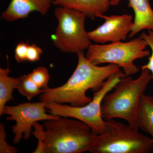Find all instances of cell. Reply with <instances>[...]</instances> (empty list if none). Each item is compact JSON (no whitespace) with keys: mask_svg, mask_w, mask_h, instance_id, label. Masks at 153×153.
<instances>
[{"mask_svg":"<svg viewBox=\"0 0 153 153\" xmlns=\"http://www.w3.org/2000/svg\"><path fill=\"white\" fill-rule=\"evenodd\" d=\"M77 55V66L67 82L60 87L43 90L39 96L40 101L69 103L75 107L84 106L92 100L86 95L88 91L98 90L111 75L120 70V67L115 64L94 65L88 60L83 52H78Z\"/></svg>","mask_w":153,"mask_h":153,"instance_id":"obj_1","label":"cell"},{"mask_svg":"<svg viewBox=\"0 0 153 153\" xmlns=\"http://www.w3.org/2000/svg\"><path fill=\"white\" fill-rule=\"evenodd\" d=\"M152 80L150 71L143 69L140 76L134 79L125 76L115 85L113 91L105 95L101 105V114L105 120L121 119L134 128L137 125L138 111L141 100Z\"/></svg>","mask_w":153,"mask_h":153,"instance_id":"obj_2","label":"cell"},{"mask_svg":"<svg viewBox=\"0 0 153 153\" xmlns=\"http://www.w3.org/2000/svg\"><path fill=\"white\" fill-rule=\"evenodd\" d=\"M44 153L90 152L96 135L87 124L60 117L44 121Z\"/></svg>","mask_w":153,"mask_h":153,"instance_id":"obj_3","label":"cell"},{"mask_svg":"<svg viewBox=\"0 0 153 153\" xmlns=\"http://www.w3.org/2000/svg\"><path fill=\"white\" fill-rule=\"evenodd\" d=\"M139 130L114 119L105 120V129L96 135L90 152L92 153H150L153 151L151 137Z\"/></svg>","mask_w":153,"mask_h":153,"instance_id":"obj_4","label":"cell"},{"mask_svg":"<svg viewBox=\"0 0 153 153\" xmlns=\"http://www.w3.org/2000/svg\"><path fill=\"white\" fill-rule=\"evenodd\" d=\"M147 45L141 38L126 42L111 43L105 45L91 44L88 48L86 58L93 64L108 63L121 67L126 76H131L139 71L135 60L148 57L151 52L146 49Z\"/></svg>","mask_w":153,"mask_h":153,"instance_id":"obj_5","label":"cell"},{"mask_svg":"<svg viewBox=\"0 0 153 153\" xmlns=\"http://www.w3.org/2000/svg\"><path fill=\"white\" fill-rule=\"evenodd\" d=\"M125 76L120 70L111 75L101 88L94 94L92 100L84 106L75 107L50 102L46 103L45 107L50 114L56 116L74 118L88 125L91 128L93 134H101L105 129V120L101 114L103 99L113 89L121 78Z\"/></svg>","mask_w":153,"mask_h":153,"instance_id":"obj_6","label":"cell"},{"mask_svg":"<svg viewBox=\"0 0 153 153\" xmlns=\"http://www.w3.org/2000/svg\"><path fill=\"white\" fill-rule=\"evenodd\" d=\"M55 16L58 25L52 36L54 46L65 53L77 54L87 49L91 43L85 30V14L70 8L57 7Z\"/></svg>","mask_w":153,"mask_h":153,"instance_id":"obj_7","label":"cell"},{"mask_svg":"<svg viewBox=\"0 0 153 153\" xmlns=\"http://www.w3.org/2000/svg\"><path fill=\"white\" fill-rule=\"evenodd\" d=\"M46 102H25L15 106L5 105L3 110V115H9L7 121L14 120L15 125L12 127L14 134L13 143H18L22 139L28 140L31 137L33 125L40 121L56 119L60 117L46 113Z\"/></svg>","mask_w":153,"mask_h":153,"instance_id":"obj_8","label":"cell"},{"mask_svg":"<svg viewBox=\"0 0 153 153\" xmlns=\"http://www.w3.org/2000/svg\"><path fill=\"white\" fill-rule=\"evenodd\" d=\"M99 18L104 19V23L95 30L87 33L89 40L98 44L124 41L131 32L133 26V17L130 15L108 16L103 14Z\"/></svg>","mask_w":153,"mask_h":153,"instance_id":"obj_9","label":"cell"},{"mask_svg":"<svg viewBox=\"0 0 153 153\" xmlns=\"http://www.w3.org/2000/svg\"><path fill=\"white\" fill-rule=\"evenodd\" d=\"M53 0H11L10 4L1 15L7 22H13L27 18L32 12H38L46 15Z\"/></svg>","mask_w":153,"mask_h":153,"instance_id":"obj_10","label":"cell"},{"mask_svg":"<svg viewBox=\"0 0 153 153\" xmlns=\"http://www.w3.org/2000/svg\"><path fill=\"white\" fill-rule=\"evenodd\" d=\"M129 7L134 13L133 26L128 38H132L142 30L153 31V10L150 4V0H127ZM120 0H111L110 5L117 6Z\"/></svg>","mask_w":153,"mask_h":153,"instance_id":"obj_11","label":"cell"},{"mask_svg":"<svg viewBox=\"0 0 153 153\" xmlns=\"http://www.w3.org/2000/svg\"><path fill=\"white\" fill-rule=\"evenodd\" d=\"M111 0H53L52 4L79 11L92 19L108 10Z\"/></svg>","mask_w":153,"mask_h":153,"instance_id":"obj_12","label":"cell"},{"mask_svg":"<svg viewBox=\"0 0 153 153\" xmlns=\"http://www.w3.org/2000/svg\"><path fill=\"white\" fill-rule=\"evenodd\" d=\"M139 129L149 135L153 140V96L143 94L137 119Z\"/></svg>","mask_w":153,"mask_h":153,"instance_id":"obj_13","label":"cell"},{"mask_svg":"<svg viewBox=\"0 0 153 153\" xmlns=\"http://www.w3.org/2000/svg\"><path fill=\"white\" fill-rule=\"evenodd\" d=\"M8 66L7 68H0V116L3 115V110L8 102L13 99V91L16 88L18 77L9 76L11 72L9 63V56L7 55Z\"/></svg>","mask_w":153,"mask_h":153,"instance_id":"obj_14","label":"cell"},{"mask_svg":"<svg viewBox=\"0 0 153 153\" xmlns=\"http://www.w3.org/2000/svg\"><path fill=\"white\" fill-rule=\"evenodd\" d=\"M16 89H18L19 93L27 97L29 100L40 95L43 91V90L38 87L28 75L26 74L18 77Z\"/></svg>","mask_w":153,"mask_h":153,"instance_id":"obj_15","label":"cell"},{"mask_svg":"<svg viewBox=\"0 0 153 153\" xmlns=\"http://www.w3.org/2000/svg\"><path fill=\"white\" fill-rule=\"evenodd\" d=\"M30 79L42 90L49 88V75L46 67L40 66L28 74Z\"/></svg>","mask_w":153,"mask_h":153,"instance_id":"obj_16","label":"cell"},{"mask_svg":"<svg viewBox=\"0 0 153 153\" xmlns=\"http://www.w3.org/2000/svg\"><path fill=\"white\" fill-rule=\"evenodd\" d=\"M140 37L144 40L147 46L150 47L152 50V54L148 57V63L141 66V68L142 70L148 69L150 71L153 79V31L149 30L148 34L143 32Z\"/></svg>","mask_w":153,"mask_h":153,"instance_id":"obj_17","label":"cell"},{"mask_svg":"<svg viewBox=\"0 0 153 153\" xmlns=\"http://www.w3.org/2000/svg\"><path fill=\"white\" fill-rule=\"evenodd\" d=\"M34 131L32 134L38 140V144L34 153H44V141L45 140V129L44 126L41 125L38 122L35 123L33 126Z\"/></svg>","mask_w":153,"mask_h":153,"instance_id":"obj_18","label":"cell"},{"mask_svg":"<svg viewBox=\"0 0 153 153\" xmlns=\"http://www.w3.org/2000/svg\"><path fill=\"white\" fill-rule=\"evenodd\" d=\"M5 127L4 124H0V153H16L18 152V149L10 146L6 140Z\"/></svg>","mask_w":153,"mask_h":153,"instance_id":"obj_19","label":"cell"},{"mask_svg":"<svg viewBox=\"0 0 153 153\" xmlns=\"http://www.w3.org/2000/svg\"><path fill=\"white\" fill-rule=\"evenodd\" d=\"M29 45L25 42H21L17 45L15 49V58L19 63L27 61V52Z\"/></svg>","mask_w":153,"mask_h":153,"instance_id":"obj_20","label":"cell"},{"mask_svg":"<svg viewBox=\"0 0 153 153\" xmlns=\"http://www.w3.org/2000/svg\"><path fill=\"white\" fill-rule=\"evenodd\" d=\"M43 51L35 44L29 45L27 52V61L34 62L40 60Z\"/></svg>","mask_w":153,"mask_h":153,"instance_id":"obj_21","label":"cell"}]
</instances>
